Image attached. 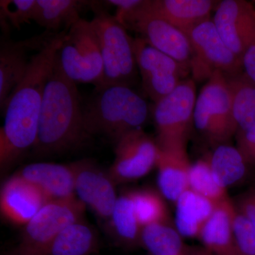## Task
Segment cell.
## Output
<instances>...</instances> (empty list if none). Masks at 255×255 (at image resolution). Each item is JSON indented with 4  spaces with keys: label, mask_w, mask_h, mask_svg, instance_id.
<instances>
[{
    "label": "cell",
    "mask_w": 255,
    "mask_h": 255,
    "mask_svg": "<svg viewBox=\"0 0 255 255\" xmlns=\"http://www.w3.org/2000/svg\"><path fill=\"white\" fill-rule=\"evenodd\" d=\"M133 49L142 88L154 104L173 92L190 73L140 37L133 38Z\"/></svg>",
    "instance_id": "obj_11"
},
{
    "label": "cell",
    "mask_w": 255,
    "mask_h": 255,
    "mask_svg": "<svg viewBox=\"0 0 255 255\" xmlns=\"http://www.w3.org/2000/svg\"><path fill=\"white\" fill-rule=\"evenodd\" d=\"M209 159L216 180L226 189L241 182L248 174L249 164L236 146L230 143L217 146Z\"/></svg>",
    "instance_id": "obj_25"
},
{
    "label": "cell",
    "mask_w": 255,
    "mask_h": 255,
    "mask_svg": "<svg viewBox=\"0 0 255 255\" xmlns=\"http://www.w3.org/2000/svg\"><path fill=\"white\" fill-rule=\"evenodd\" d=\"M232 100L233 116L238 130L255 128V82L244 71L225 75Z\"/></svg>",
    "instance_id": "obj_24"
},
{
    "label": "cell",
    "mask_w": 255,
    "mask_h": 255,
    "mask_svg": "<svg viewBox=\"0 0 255 255\" xmlns=\"http://www.w3.org/2000/svg\"><path fill=\"white\" fill-rule=\"evenodd\" d=\"M219 1L211 0H142L140 9L187 35L195 26L211 19Z\"/></svg>",
    "instance_id": "obj_17"
},
{
    "label": "cell",
    "mask_w": 255,
    "mask_h": 255,
    "mask_svg": "<svg viewBox=\"0 0 255 255\" xmlns=\"http://www.w3.org/2000/svg\"><path fill=\"white\" fill-rule=\"evenodd\" d=\"M57 33L46 31L38 36L20 41L8 37L1 38L0 44V108L4 112L10 96L22 82L27 73L28 53L40 50Z\"/></svg>",
    "instance_id": "obj_14"
},
{
    "label": "cell",
    "mask_w": 255,
    "mask_h": 255,
    "mask_svg": "<svg viewBox=\"0 0 255 255\" xmlns=\"http://www.w3.org/2000/svg\"><path fill=\"white\" fill-rule=\"evenodd\" d=\"M188 249H189V248H188ZM187 252H188V251H187ZM188 255L187 253V254H185V255Z\"/></svg>",
    "instance_id": "obj_36"
},
{
    "label": "cell",
    "mask_w": 255,
    "mask_h": 255,
    "mask_svg": "<svg viewBox=\"0 0 255 255\" xmlns=\"http://www.w3.org/2000/svg\"><path fill=\"white\" fill-rule=\"evenodd\" d=\"M102 2L90 1V9L95 14L92 22L98 36L103 60L102 87L124 85L132 88L139 75L133 38L128 34L127 28L115 16L107 11Z\"/></svg>",
    "instance_id": "obj_4"
},
{
    "label": "cell",
    "mask_w": 255,
    "mask_h": 255,
    "mask_svg": "<svg viewBox=\"0 0 255 255\" xmlns=\"http://www.w3.org/2000/svg\"><path fill=\"white\" fill-rule=\"evenodd\" d=\"M90 137L77 84L64 75L55 61L45 87L33 150L38 156L60 155L82 147Z\"/></svg>",
    "instance_id": "obj_2"
},
{
    "label": "cell",
    "mask_w": 255,
    "mask_h": 255,
    "mask_svg": "<svg viewBox=\"0 0 255 255\" xmlns=\"http://www.w3.org/2000/svg\"><path fill=\"white\" fill-rule=\"evenodd\" d=\"M128 192L142 228L154 223L171 221L166 199L159 191L142 189Z\"/></svg>",
    "instance_id": "obj_29"
},
{
    "label": "cell",
    "mask_w": 255,
    "mask_h": 255,
    "mask_svg": "<svg viewBox=\"0 0 255 255\" xmlns=\"http://www.w3.org/2000/svg\"><path fill=\"white\" fill-rule=\"evenodd\" d=\"M50 201L34 184L16 174L3 185L0 207L3 216L10 222L26 226Z\"/></svg>",
    "instance_id": "obj_16"
},
{
    "label": "cell",
    "mask_w": 255,
    "mask_h": 255,
    "mask_svg": "<svg viewBox=\"0 0 255 255\" xmlns=\"http://www.w3.org/2000/svg\"><path fill=\"white\" fill-rule=\"evenodd\" d=\"M236 147L249 166L255 167V128L248 130H238Z\"/></svg>",
    "instance_id": "obj_32"
},
{
    "label": "cell",
    "mask_w": 255,
    "mask_h": 255,
    "mask_svg": "<svg viewBox=\"0 0 255 255\" xmlns=\"http://www.w3.org/2000/svg\"><path fill=\"white\" fill-rule=\"evenodd\" d=\"M90 1L36 0L33 21L47 31L57 33L60 28H70L80 19V12L90 8Z\"/></svg>",
    "instance_id": "obj_22"
},
{
    "label": "cell",
    "mask_w": 255,
    "mask_h": 255,
    "mask_svg": "<svg viewBox=\"0 0 255 255\" xmlns=\"http://www.w3.org/2000/svg\"><path fill=\"white\" fill-rule=\"evenodd\" d=\"M142 0L131 9L114 15L127 29L140 35L150 46L168 55L190 71L192 49L187 35L167 21L142 11Z\"/></svg>",
    "instance_id": "obj_10"
},
{
    "label": "cell",
    "mask_w": 255,
    "mask_h": 255,
    "mask_svg": "<svg viewBox=\"0 0 255 255\" xmlns=\"http://www.w3.org/2000/svg\"><path fill=\"white\" fill-rule=\"evenodd\" d=\"M149 114L145 99L132 87L124 85L95 89L83 104L84 122L89 135L107 137L115 143L128 132L142 128Z\"/></svg>",
    "instance_id": "obj_3"
},
{
    "label": "cell",
    "mask_w": 255,
    "mask_h": 255,
    "mask_svg": "<svg viewBox=\"0 0 255 255\" xmlns=\"http://www.w3.org/2000/svg\"><path fill=\"white\" fill-rule=\"evenodd\" d=\"M234 204L238 212L255 226V189L240 196Z\"/></svg>",
    "instance_id": "obj_33"
},
{
    "label": "cell",
    "mask_w": 255,
    "mask_h": 255,
    "mask_svg": "<svg viewBox=\"0 0 255 255\" xmlns=\"http://www.w3.org/2000/svg\"><path fill=\"white\" fill-rule=\"evenodd\" d=\"M213 22L226 46L243 60L255 46V8L245 0H223L216 8Z\"/></svg>",
    "instance_id": "obj_13"
},
{
    "label": "cell",
    "mask_w": 255,
    "mask_h": 255,
    "mask_svg": "<svg viewBox=\"0 0 255 255\" xmlns=\"http://www.w3.org/2000/svg\"><path fill=\"white\" fill-rule=\"evenodd\" d=\"M233 233L236 255H255V226L236 209Z\"/></svg>",
    "instance_id": "obj_31"
},
{
    "label": "cell",
    "mask_w": 255,
    "mask_h": 255,
    "mask_svg": "<svg viewBox=\"0 0 255 255\" xmlns=\"http://www.w3.org/2000/svg\"><path fill=\"white\" fill-rule=\"evenodd\" d=\"M18 173L43 191L50 200L76 197L73 163L36 162L25 166Z\"/></svg>",
    "instance_id": "obj_18"
},
{
    "label": "cell",
    "mask_w": 255,
    "mask_h": 255,
    "mask_svg": "<svg viewBox=\"0 0 255 255\" xmlns=\"http://www.w3.org/2000/svg\"><path fill=\"white\" fill-rule=\"evenodd\" d=\"M172 220L142 228L140 246L152 255H184L188 247Z\"/></svg>",
    "instance_id": "obj_26"
},
{
    "label": "cell",
    "mask_w": 255,
    "mask_h": 255,
    "mask_svg": "<svg viewBox=\"0 0 255 255\" xmlns=\"http://www.w3.org/2000/svg\"><path fill=\"white\" fill-rule=\"evenodd\" d=\"M174 224L182 237L198 238L216 205L191 189H187L174 203Z\"/></svg>",
    "instance_id": "obj_21"
},
{
    "label": "cell",
    "mask_w": 255,
    "mask_h": 255,
    "mask_svg": "<svg viewBox=\"0 0 255 255\" xmlns=\"http://www.w3.org/2000/svg\"><path fill=\"white\" fill-rule=\"evenodd\" d=\"M187 37L192 49L190 73L194 82L208 81L218 71L225 75L244 71L243 60L226 46L213 20L195 26Z\"/></svg>",
    "instance_id": "obj_9"
},
{
    "label": "cell",
    "mask_w": 255,
    "mask_h": 255,
    "mask_svg": "<svg viewBox=\"0 0 255 255\" xmlns=\"http://www.w3.org/2000/svg\"><path fill=\"white\" fill-rule=\"evenodd\" d=\"M97 246L95 231L81 220L64 228L50 244L46 255H89Z\"/></svg>",
    "instance_id": "obj_27"
},
{
    "label": "cell",
    "mask_w": 255,
    "mask_h": 255,
    "mask_svg": "<svg viewBox=\"0 0 255 255\" xmlns=\"http://www.w3.org/2000/svg\"><path fill=\"white\" fill-rule=\"evenodd\" d=\"M75 195L100 219L110 221L119 196L108 172L88 159L73 163Z\"/></svg>",
    "instance_id": "obj_15"
},
{
    "label": "cell",
    "mask_w": 255,
    "mask_h": 255,
    "mask_svg": "<svg viewBox=\"0 0 255 255\" xmlns=\"http://www.w3.org/2000/svg\"><path fill=\"white\" fill-rule=\"evenodd\" d=\"M236 206L232 200L216 206L201 230L198 239L214 255H237L235 247L233 220Z\"/></svg>",
    "instance_id": "obj_19"
},
{
    "label": "cell",
    "mask_w": 255,
    "mask_h": 255,
    "mask_svg": "<svg viewBox=\"0 0 255 255\" xmlns=\"http://www.w3.org/2000/svg\"><path fill=\"white\" fill-rule=\"evenodd\" d=\"M187 254L188 255H214L203 246L189 248Z\"/></svg>",
    "instance_id": "obj_35"
},
{
    "label": "cell",
    "mask_w": 255,
    "mask_h": 255,
    "mask_svg": "<svg viewBox=\"0 0 255 255\" xmlns=\"http://www.w3.org/2000/svg\"><path fill=\"white\" fill-rule=\"evenodd\" d=\"M68 30L58 32L32 55L27 73L10 96L4 111V125L0 129L1 169L14 164L36 143L45 87Z\"/></svg>",
    "instance_id": "obj_1"
},
{
    "label": "cell",
    "mask_w": 255,
    "mask_h": 255,
    "mask_svg": "<svg viewBox=\"0 0 255 255\" xmlns=\"http://www.w3.org/2000/svg\"><path fill=\"white\" fill-rule=\"evenodd\" d=\"M191 163L187 152H166L159 149L156 168L159 191L166 200L175 203L189 189Z\"/></svg>",
    "instance_id": "obj_20"
},
{
    "label": "cell",
    "mask_w": 255,
    "mask_h": 255,
    "mask_svg": "<svg viewBox=\"0 0 255 255\" xmlns=\"http://www.w3.org/2000/svg\"><path fill=\"white\" fill-rule=\"evenodd\" d=\"M196 84L185 79L173 92L152 108L157 147L166 152H187L188 141L194 127L196 101Z\"/></svg>",
    "instance_id": "obj_5"
},
{
    "label": "cell",
    "mask_w": 255,
    "mask_h": 255,
    "mask_svg": "<svg viewBox=\"0 0 255 255\" xmlns=\"http://www.w3.org/2000/svg\"><path fill=\"white\" fill-rule=\"evenodd\" d=\"M109 223L112 238L119 246L128 249L140 246L142 227L128 191L119 196Z\"/></svg>",
    "instance_id": "obj_23"
},
{
    "label": "cell",
    "mask_w": 255,
    "mask_h": 255,
    "mask_svg": "<svg viewBox=\"0 0 255 255\" xmlns=\"http://www.w3.org/2000/svg\"><path fill=\"white\" fill-rule=\"evenodd\" d=\"M194 125L214 147L230 143L238 126L233 116L232 100L224 74L216 72L196 98Z\"/></svg>",
    "instance_id": "obj_7"
},
{
    "label": "cell",
    "mask_w": 255,
    "mask_h": 255,
    "mask_svg": "<svg viewBox=\"0 0 255 255\" xmlns=\"http://www.w3.org/2000/svg\"><path fill=\"white\" fill-rule=\"evenodd\" d=\"M115 157L108 174L115 184L147 175L156 167L159 148L142 128L128 132L116 142Z\"/></svg>",
    "instance_id": "obj_12"
},
{
    "label": "cell",
    "mask_w": 255,
    "mask_h": 255,
    "mask_svg": "<svg viewBox=\"0 0 255 255\" xmlns=\"http://www.w3.org/2000/svg\"><path fill=\"white\" fill-rule=\"evenodd\" d=\"M55 63L75 83L102 86L103 60L98 36L92 21L80 18L65 35L57 51Z\"/></svg>",
    "instance_id": "obj_6"
},
{
    "label": "cell",
    "mask_w": 255,
    "mask_h": 255,
    "mask_svg": "<svg viewBox=\"0 0 255 255\" xmlns=\"http://www.w3.org/2000/svg\"><path fill=\"white\" fill-rule=\"evenodd\" d=\"M189 186V189L211 201L215 205L231 200L227 189L218 182L213 173L209 155L191 164Z\"/></svg>",
    "instance_id": "obj_28"
},
{
    "label": "cell",
    "mask_w": 255,
    "mask_h": 255,
    "mask_svg": "<svg viewBox=\"0 0 255 255\" xmlns=\"http://www.w3.org/2000/svg\"><path fill=\"white\" fill-rule=\"evenodd\" d=\"M85 207L77 197L50 201L24 226L12 255H46L50 244L64 228L81 221Z\"/></svg>",
    "instance_id": "obj_8"
},
{
    "label": "cell",
    "mask_w": 255,
    "mask_h": 255,
    "mask_svg": "<svg viewBox=\"0 0 255 255\" xmlns=\"http://www.w3.org/2000/svg\"><path fill=\"white\" fill-rule=\"evenodd\" d=\"M244 72L255 82V46L251 47L243 58Z\"/></svg>",
    "instance_id": "obj_34"
},
{
    "label": "cell",
    "mask_w": 255,
    "mask_h": 255,
    "mask_svg": "<svg viewBox=\"0 0 255 255\" xmlns=\"http://www.w3.org/2000/svg\"><path fill=\"white\" fill-rule=\"evenodd\" d=\"M36 0H11L0 1L1 27H9L8 23L20 28L23 23L33 20L36 10Z\"/></svg>",
    "instance_id": "obj_30"
}]
</instances>
